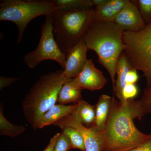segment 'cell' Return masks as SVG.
Instances as JSON below:
<instances>
[{"label": "cell", "instance_id": "cell-1", "mask_svg": "<svg viewBox=\"0 0 151 151\" xmlns=\"http://www.w3.org/2000/svg\"><path fill=\"white\" fill-rule=\"evenodd\" d=\"M145 115L140 100L120 101L113 96L108 121L102 132L101 151H129L147 140L150 134L140 131L134 122Z\"/></svg>", "mask_w": 151, "mask_h": 151}, {"label": "cell", "instance_id": "cell-2", "mask_svg": "<svg viewBox=\"0 0 151 151\" xmlns=\"http://www.w3.org/2000/svg\"><path fill=\"white\" fill-rule=\"evenodd\" d=\"M124 32L114 22L93 21L83 37L88 50L95 52L98 62L108 71L113 89L117 63L124 50Z\"/></svg>", "mask_w": 151, "mask_h": 151}, {"label": "cell", "instance_id": "cell-3", "mask_svg": "<svg viewBox=\"0 0 151 151\" xmlns=\"http://www.w3.org/2000/svg\"><path fill=\"white\" fill-rule=\"evenodd\" d=\"M71 79L63 76L62 69L42 76L33 84L22 101V109L34 129L39 118L56 105L63 85Z\"/></svg>", "mask_w": 151, "mask_h": 151}, {"label": "cell", "instance_id": "cell-4", "mask_svg": "<svg viewBox=\"0 0 151 151\" xmlns=\"http://www.w3.org/2000/svg\"><path fill=\"white\" fill-rule=\"evenodd\" d=\"M93 9L56 10L52 14L54 34L59 48L65 55L83 39L92 22Z\"/></svg>", "mask_w": 151, "mask_h": 151}, {"label": "cell", "instance_id": "cell-5", "mask_svg": "<svg viewBox=\"0 0 151 151\" xmlns=\"http://www.w3.org/2000/svg\"><path fill=\"white\" fill-rule=\"evenodd\" d=\"M56 10L52 1L4 0L0 4V20L16 25L18 30L17 43L19 44L30 22L40 16L51 15Z\"/></svg>", "mask_w": 151, "mask_h": 151}, {"label": "cell", "instance_id": "cell-6", "mask_svg": "<svg viewBox=\"0 0 151 151\" xmlns=\"http://www.w3.org/2000/svg\"><path fill=\"white\" fill-rule=\"evenodd\" d=\"M124 50L132 67L143 73L151 88V21L139 31H124Z\"/></svg>", "mask_w": 151, "mask_h": 151}, {"label": "cell", "instance_id": "cell-7", "mask_svg": "<svg viewBox=\"0 0 151 151\" xmlns=\"http://www.w3.org/2000/svg\"><path fill=\"white\" fill-rule=\"evenodd\" d=\"M66 59V55L59 48L55 37L52 17L51 15L47 16L42 27L37 47L26 54L24 57L25 63L29 68L32 69L44 60H54L63 70Z\"/></svg>", "mask_w": 151, "mask_h": 151}, {"label": "cell", "instance_id": "cell-8", "mask_svg": "<svg viewBox=\"0 0 151 151\" xmlns=\"http://www.w3.org/2000/svg\"><path fill=\"white\" fill-rule=\"evenodd\" d=\"M53 125L59 128L60 127H72L78 130L84 137L85 151H101L103 143L102 132H96L90 127L82 125L76 117L74 111L58 121Z\"/></svg>", "mask_w": 151, "mask_h": 151}, {"label": "cell", "instance_id": "cell-9", "mask_svg": "<svg viewBox=\"0 0 151 151\" xmlns=\"http://www.w3.org/2000/svg\"><path fill=\"white\" fill-rule=\"evenodd\" d=\"M73 79L81 90L91 91L102 89L108 81L103 72L95 67L91 59H87L81 72Z\"/></svg>", "mask_w": 151, "mask_h": 151}, {"label": "cell", "instance_id": "cell-10", "mask_svg": "<svg viewBox=\"0 0 151 151\" xmlns=\"http://www.w3.org/2000/svg\"><path fill=\"white\" fill-rule=\"evenodd\" d=\"M113 22L124 31H139L145 27L138 7L134 2L128 4L116 16Z\"/></svg>", "mask_w": 151, "mask_h": 151}, {"label": "cell", "instance_id": "cell-11", "mask_svg": "<svg viewBox=\"0 0 151 151\" xmlns=\"http://www.w3.org/2000/svg\"><path fill=\"white\" fill-rule=\"evenodd\" d=\"M89 50L83 39L69 51L66 55L65 68L63 75L69 79H73L78 76L87 61L86 53Z\"/></svg>", "mask_w": 151, "mask_h": 151}, {"label": "cell", "instance_id": "cell-12", "mask_svg": "<svg viewBox=\"0 0 151 151\" xmlns=\"http://www.w3.org/2000/svg\"><path fill=\"white\" fill-rule=\"evenodd\" d=\"M129 0H107L102 5L93 9L92 22H113Z\"/></svg>", "mask_w": 151, "mask_h": 151}, {"label": "cell", "instance_id": "cell-13", "mask_svg": "<svg viewBox=\"0 0 151 151\" xmlns=\"http://www.w3.org/2000/svg\"><path fill=\"white\" fill-rule=\"evenodd\" d=\"M76 106L77 103L70 105L56 104L39 118L34 129H42L47 126L54 125L58 121L73 113Z\"/></svg>", "mask_w": 151, "mask_h": 151}, {"label": "cell", "instance_id": "cell-14", "mask_svg": "<svg viewBox=\"0 0 151 151\" xmlns=\"http://www.w3.org/2000/svg\"><path fill=\"white\" fill-rule=\"evenodd\" d=\"M112 98L107 94H102L95 105L96 115L94 124L90 127L97 132H102L105 129L111 108Z\"/></svg>", "mask_w": 151, "mask_h": 151}, {"label": "cell", "instance_id": "cell-15", "mask_svg": "<svg viewBox=\"0 0 151 151\" xmlns=\"http://www.w3.org/2000/svg\"><path fill=\"white\" fill-rule=\"evenodd\" d=\"M133 68L126 55L122 52L117 63L116 75L117 78L115 82L113 93L117 99L120 101H124L123 90L127 84L126 77L129 70Z\"/></svg>", "mask_w": 151, "mask_h": 151}, {"label": "cell", "instance_id": "cell-16", "mask_svg": "<svg viewBox=\"0 0 151 151\" xmlns=\"http://www.w3.org/2000/svg\"><path fill=\"white\" fill-rule=\"evenodd\" d=\"M81 91L73 79L66 81L60 91L58 103L65 105L70 103H78L82 100Z\"/></svg>", "mask_w": 151, "mask_h": 151}, {"label": "cell", "instance_id": "cell-17", "mask_svg": "<svg viewBox=\"0 0 151 151\" xmlns=\"http://www.w3.org/2000/svg\"><path fill=\"white\" fill-rule=\"evenodd\" d=\"M76 117L81 124L90 128L94 124L95 120V106L81 100L77 103L74 110Z\"/></svg>", "mask_w": 151, "mask_h": 151}, {"label": "cell", "instance_id": "cell-18", "mask_svg": "<svg viewBox=\"0 0 151 151\" xmlns=\"http://www.w3.org/2000/svg\"><path fill=\"white\" fill-rule=\"evenodd\" d=\"M57 10L69 11L92 8L94 6L90 0H52Z\"/></svg>", "mask_w": 151, "mask_h": 151}, {"label": "cell", "instance_id": "cell-19", "mask_svg": "<svg viewBox=\"0 0 151 151\" xmlns=\"http://www.w3.org/2000/svg\"><path fill=\"white\" fill-rule=\"evenodd\" d=\"M26 131L23 126H17L9 122L4 115L3 106L0 109V134L11 137H15Z\"/></svg>", "mask_w": 151, "mask_h": 151}, {"label": "cell", "instance_id": "cell-20", "mask_svg": "<svg viewBox=\"0 0 151 151\" xmlns=\"http://www.w3.org/2000/svg\"><path fill=\"white\" fill-rule=\"evenodd\" d=\"M62 133L70 140L72 149H77L81 151H85L84 137L80 132L72 127H59Z\"/></svg>", "mask_w": 151, "mask_h": 151}, {"label": "cell", "instance_id": "cell-21", "mask_svg": "<svg viewBox=\"0 0 151 151\" xmlns=\"http://www.w3.org/2000/svg\"><path fill=\"white\" fill-rule=\"evenodd\" d=\"M137 3L141 16L147 24L151 21V0H138Z\"/></svg>", "mask_w": 151, "mask_h": 151}, {"label": "cell", "instance_id": "cell-22", "mask_svg": "<svg viewBox=\"0 0 151 151\" xmlns=\"http://www.w3.org/2000/svg\"><path fill=\"white\" fill-rule=\"evenodd\" d=\"M72 149L70 140L61 132L55 147L54 151H68Z\"/></svg>", "mask_w": 151, "mask_h": 151}, {"label": "cell", "instance_id": "cell-23", "mask_svg": "<svg viewBox=\"0 0 151 151\" xmlns=\"http://www.w3.org/2000/svg\"><path fill=\"white\" fill-rule=\"evenodd\" d=\"M138 93V89L135 84L127 83L123 90V96L124 100H133Z\"/></svg>", "mask_w": 151, "mask_h": 151}, {"label": "cell", "instance_id": "cell-24", "mask_svg": "<svg viewBox=\"0 0 151 151\" xmlns=\"http://www.w3.org/2000/svg\"><path fill=\"white\" fill-rule=\"evenodd\" d=\"M140 101L146 114H151V88L145 89Z\"/></svg>", "mask_w": 151, "mask_h": 151}, {"label": "cell", "instance_id": "cell-25", "mask_svg": "<svg viewBox=\"0 0 151 151\" xmlns=\"http://www.w3.org/2000/svg\"><path fill=\"white\" fill-rule=\"evenodd\" d=\"M19 78L14 77H6L1 76L0 77V89L2 90L6 87L10 86L12 84L18 81Z\"/></svg>", "mask_w": 151, "mask_h": 151}, {"label": "cell", "instance_id": "cell-26", "mask_svg": "<svg viewBox=\"0 0 151 151\" xmlns=\"http://www.w3.org/2000/svg\"><path fill=\"white\" fill-rule=\"evenodd\" d=\"M129 151H151V133L147 140Z\"/></svg>", "mask_w": 151, "mask_h": 151}, {"label": "cell", "instance_id": "cell-27", "mask_svg": "<svg viewBox=\"0 0 151 151\" xmlns=\"http://www.w3.org/2000/svg\"><path fill=\"white\" fill-rule=\"evenodd\" d=\"M139 79L137 70L134 68H132L129 70L127 73L126 77V82L129 84H135Z\"/></svg>", "mask_w": 151, "mask_h": 151}, {"label": "cell", "instance_id": "cell-28", "mask_svg": "<svg viewBox=\"0 0 151 151\" xmlns=\"http://www.w3.org/2000/svg\"><path fill=\"white\" fill-rule=\"evenodd\" d=\"M60 134V133H56L53 137H52L50 139L47 147L43 151H54L55 147Z\"/></svg>", "mask_w": 151, "mask_h": 151}, {"label": "cell", "instance_id": "cell-29", "mask_svg": "<svg viewBox=\"0 0 151 151\" xmlns=\"http://www.w3.org/2000/svg\"><path fill=\"white\" fill-rule=\"evenodd\" d=\"M92 1L94 6H95V7H97L105 4L107 0H92Z\"/></svg>", "mask_w": 151, "mask_h": 151}]
</instances>
